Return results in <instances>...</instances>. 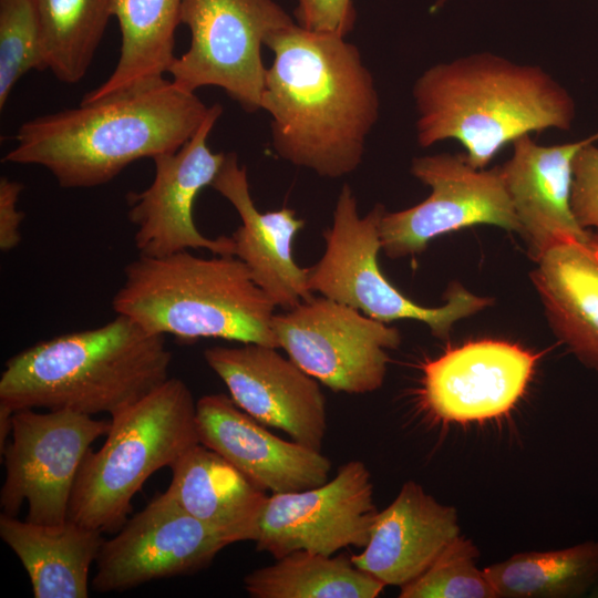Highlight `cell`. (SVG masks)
<instances>
[{
	"label": "cell",
	"mask_w": 598,
	"mask_h": 598,
	"mask_svg": "<svg viewBox=\"0 0 598 598\" xmlns=\"http://www.w3.org/2000/svg\"><path fill=\"white\" fill-rule=\"evenodd\" d=\"M261 110L271 117L275 152L322 177L339 178L362 162L378 121L379 94L359 49L346 37L307 30L297 22L266 41Z\"/></svg>",
	"instance_id": "1"
},
{
	"label": "cell",
	"mask_w": 598,
	"mask_h": 598,
	"mask_svg": "<svg viewBox=\"0 0 598 598\" xmlns=\"http://www.w3.org/2000/svg\"><path fill=\"white\" fill-rule=\"evenodd\" d=\"M209 113L172 80L24 122L3 161L47 168L64 188L106 184L133 162L178 151Z\"/></svg>",
	"instance_id": "2"
},
{
	"label": "cell",
	"mask_w": 598,
	"mask_h": 598,
	"mask_svg": "<svg viewBox=\"0 0 598 598\" xmlns=\"http://www.w3.org/2000/svg\"><path fill=\"white\" fill-rule=\"evenodd\" d=\"M413 97L419 145L455 140L481 169L523 135L569 131L576 114L571 95L544 69L492 52L429 68L415 81Z\"/></svg>",
	"instance_id": "3"
},
{
	"label": "cell",
	"mask_w": 598,
	"mask_h": 598,
	"mask_svg": "<svg viewBox=\"0 0 598 598\" xmlns=\"http://www.w3.org/2000/svg\"><path fill=\"white\" fill-rule=\"evenodd\" d=\"M171 361L165 336L116 315L11 357L0 377V406L113 415L162 385Z\"/></svg>",
	"instance_id": "4"
},
{
	"label": "cell",
	"mask_w": 598,
	"mask_h": 598,
	"mask_svg": "<svg viewBox=\"0 0 598 598\" xmlns=\"http://www.w3.org/2000/svg\"><path fill=\"white\" fill-rule=\"evenodd\" d=\"M112 307L162 336L279 348L272 329L276 306L234 255L202 258L184 250L138 256L126 265Z\"/></svg>",
	"instance_id": "5"
},
{
	"label": "cell",
	"mask_w": 598,
	"mask_h": 598,
	"mask_svg": "<svg viewBox=\"0 0 598 598\" xmlns=\"http://www.w3.org/2000/svg\"><path fill=\"white\" fill-rule=\"evenodd\" d=\"M199 443L196 402L177 378L111 415L106 440L89 451L78 473L68 518L115 532L127 520L134 495L158 470L172 467Z\"/></svg>",
	"instance_id": "6"
},
{
	"label": "cell",
	"mask_w": 598,
	"mask_h": 598,
	"mask_svg": "<svg viewBox=\"0 0 598 598\" xmlns=\"http://www.w3.org/2000/svg\"><path fill=\"white\" fill-rule=\"evenodd\" d=\"M385 208L377 204L360 217L352 189L339 194L331 227L323 231L326 249L320 260L307 268L308 287L323 297L350 306L365 316L389 323L411 319L425 323L432 334L446 339L454 323L493 303L460 283L447 291L446 303L423 307L405 297L382 274L380 220Z\"/></svg>",
	"instance_id": "7"
},
{
	"label": "cell",
	"mask_w": 598,
	"mask_h": 598,
	"mask_svg": "<svg viewBox=\"0 0 598 598\" xmlns=\"http://www.w3.org/2000/svg\"><path fill=\"white\" fill-rule=\"evenodd\" d=\"M181 23L190 44L175 58L172 81L192 93L218 86L246 112L260 110L267 72L261 48L292 18L275 0H183Z\"/></svg>",
	"instance_id": "8"
},
{
	"label": "cell",
	"mask_w": 598,
	"mask_h": 598,
	"mask_svg": "<svg viewBox=\"0 0 598 598\" xmlns=\"http://www.w3.org/2000/svg\"><path fill=\"white\" fill-rule=\"evenodd\" d=\"M11 423V440L0 450L6 467L2 513L17 516L27 502V520L64 523L82 462L91 444L107 434L111 420L68 409H21Z\"/></svg>",
	"instance_id": "9"
},
{
	"label": "cell",
	"mask_w": 598,
	"mask_h": 598,
	"mask_svg": "<svg viewBox=\"0 0 598 598\" xmlns=\"http://www.w3.org/2000/svg\"><path fill=\"white\" fill-rule=\"evenodd\" d=\"M272 329L290 360L337 392L362 394L380 389L388 350L396 349V328L326 297L311 298L275 315Z\"/></svg>",
	"instance_id": "10"
},
{
	"label": "cell",
	"mask_w": 598,
	"mask_h": 598,
	"mask_svg": "<svg viewBox=\"0 0 598 598\" xmlns=\"http://www.w3.org/2000/svg\"><path fill=\"white\" fill-rule=\"evenodd\" d=\"M411 173L431 188L420 204L380 220L381 249L393 259L422 252L430 240L478 224L520 234L501 167L475 168L465 154L415 157Z\"/></svg>",
	"instance_id": "11"
},
{
	"label": "cell",
	"mask_w": 598,
	"mask_h": 598,
	"mask_svg": "<svg viewBox=\"0 0 598 598\" xmlns=\"http://www.w3.org/2000/svg\"><path fill=\"white\" fill-rule=\"evenodd\" d=\"M377 513L369 470L349 461L320 486L268 496L256 549L278 559L297 550L332 556L348 546L364 547Z\"/></svg>",
	"instance_id": "12"
},
{
	"label": "cell",
	"mask_w": 598,
	"mask_h": 598,
	"mask_svg": "<svg viewBox=\"0 0 598 598\" xmlns=\"http://www.w3.org/2000/svg\"><path fill=\"white\" fill-rule=\"evenodd\" d=\"M233 540L184 511L167 491L156 495L120 532L103 542L92 580L97 592L194 574Z\"/></svg>",
	"instance_id": "13"
},
{
	"label": "cell",
	"mask_w": 598,
	"mask_h": 598,
	"mask_svg": "<svg viewBox=\"0 0 598 598\" xmlns=\"http://www.w3.org/2000/svg\"><path fill=\"white\" fill-rule=\"evenodd\" d=\"M221 112L219 104L212 105L198 130L178 151L152 158L155 174L151 185L127 194V215L136 227L138 256L165 257L189 249L234 255L231 236L208 238L199 233L193 217L196 196L212 185L225 161L226 154L213 153L207 145Z\"/></svg>",
	"instance_id": "14"
},
{
	"label": "cell",
	"mask_w": 598,
	"mask_h": 598,
	"mask_svg": "<svg viewBox=\"0 0 598 598\" xmlns=\"http://www.w3.org/2000/svg\"><path fill=\"white\" fill-rule=\"evenodd\" d=\"M204 358L244 412L299 444L321 450L327 432L324 396L315 378L292 360L258 343L212 347Z\"/></svg>",
	"instance_id": "15"
},
{
	"label": "cell",
	"mask_w": 598,
	"mask_h": 598,
	"mask_svg": "<svg viewBox=\"0 0 598 598\" xmlns=\"http://www.w3.org/2000/svg\"><path fill=\"white\" fill-rule=\"evenodd\" d=\"M536 357L504 341L468 342L426 362L423 396L440 419L484 421L507 413L524 393Z\"/></svg>",
	"instance_id": "16"
},
{
	"label": "cell",
	"mask_w": 598,
	"mask_h": 598,
	"mask_svg": "<svg viewBox=\"0 0 598 598\" xmlns=\"http://www.w3.org/2000/svg\"><path fill=\"white\" fill-rule=\"evenodd\" d=\"M196 425L200 444L264 491L297 492L328 481L331 463L320 451L271 434L225 394L196 402Z\"/></svg>",
	"instance_id": "17"
},
{
	"label": "cell",
	"mask_w": 598,
	"mask_h": 598,
	"mask_svg": "<svg viewBox=\"0 0 598 598\" xmlns=\"http://www.w3.org/2000/svg\"><path fill=\"white\" fill-rule=\"evenodd\" d=\"M597 141L598 132L577 142L540 145L526 134L512 143V157L499 166L535 261L560 244L589 235L571 209L573 164L584 146Z\"/></svg>",
	"instance_id": "18"
},
{
	"label": "cell",
	"mask_w": 598,
	"mask_h": 598,
	"mask_svg": "<svg viewBox=\"0 0 598 598\" xmlns=\"http://www.w3.org/2000/svg\"><path fill=\"white\" fill-rule=\"evenodd\" d=\"M237 210L241 225L234 231V255L248 268L255 283L286 310L312 298L308 271L292 257V241L305 221L290 208L260 213L249 192L247 169L228 153L210 185Z\"/></svg>",
	"instance_id": "19"
},
{
	"label": "cell",
	"mask_w": 598,
	"mask_h": 598,
	"mask_svg": "<svg viewBox=\"0 0 598 598\" xmlns=\"http://www.w3.org/2000/svg\"><path fill=\"white\" fill-rule=\"evenodd\" d=\"M460 534L456 509L408 481L393 502L377 513L368 544L351 561L385 586L402 587Z\"/></svg>",
	"instance_id": "20"
},
{
	"label": "cell",
	"mask_w": 598,
	"mask_h": 598,
	"mask_svg": "<svg viewBox=\"0 0 598 598\" xmlns=\"http://www.w3.org/2000/svg\"><path fill=\"white\" fill-rule=\"evenodd\" d=\"M536 262L532 282L555 336L598 371V231L560 244Z\"/></svg>",
	"instance_id": "21"
},
{
	"label": "cell",
	"mask_w": 598,
	"mask_h": 598,
	"mask_svg": "<svg viewBox=\"0 0 598 598\" xmlns=\"http://www.w3.org/2000/svg\"><path fill=\"white\" fill-rule=\"evenodd\" d=\"M166 489L188 514L223 533L233 543L255 542L258 519L267 499L230 462L198 443L172 467Z\"/></svg>",
	"instance_id": "22"
},
{
	"label": "cell",
	"mask_w": 598,
	"mask_h": 598,
	"mask_svg": "<svg viewBox=\"0 0 598 598\" xmlns=\"http://www.w3.org/2000/svg\"><path fill=\"white\" fill-rule=\"evenodd\" d=\"M0 536L27 570L34 598H86L89 574L104 539L71 519L47 525L1 513Z\"/></svg>",
	"instance_id": "23"
},
{
	"label": "cell",
	"mask_w": 598,
	"mask_h": 598,
	"mask_svg": "<svg viewBox=\"0 0 598 598\" xmlns=\"http://www.w3.org/2000/svg\"><path fill=\"white\" fill-rule=\"evenodd\" d=\"M183 0H113L121 30L118 61L111 75L87 92L90 103L164 80L175 60V32Z\"/></svg>",
	"instance_id": "24"
},
{
	"label": "cell",
	"mask_w": 598,
	"mask_h": 598,
	"mask_svg": "<svg viewBox=\"0 0 598 598\" xmlns=\"http://www.w3.org/2000/svg\"><path fill=\"white\" fill-rule=\"evenodd\" d=\"M254 598H375L385 585L344 556L292 551L244 577Z\"/></svg>",
	"instance_id": "25"
},
{
	"label": "cell",
	"mask_w": 598,
	"mask_h": 598,
	"mask_svg": "<svg viewBox=\"0 0 598 598\" xmlns=\"http://www.w3.org/2000/svg\"><path fill=\"white\" fill-rule=\"evenodd\" d=\"M484 571L497 598H577L598 582V540L524 551Z\"/></svg>",
	"instance_id": "26"
},
{
	"label": "cell",
	"mask_w": 598,
	"mask_h": 598,
	"mask_svg": "<svg viewBox=\"0 0 598 598\" xmlns=\"http://www.w3.org/2000/svg\"><path fill=\"white\" fill-rule=\"evenodd\" d=\"M45 69L63 83L86 74L112 17L113 0H32Z\"/></svg>",
	"instance_id": "27"
},
{
	"label": "cell",
	"mask_w": 598,
	"mask_h": 598,
	"mask_svg": "<svg viewBox=\"0 0 598 598\" xmlns=\"http://www.w3.org/2000/svg\"><path fill=\"white\" fill-rule=\"evenodd\" d=\"M478 549L457 535L415 579L400 587V598H497L484 568L476 565Z\"/></svg>",
	"instance_id": "28"
},
{
	"label": "cell",
	"mask_w": 598,
	"mask_h": 598,
	"mask_svg": "<svg viewBox=\"0 0 598 598\" xmlns=\"http://www.w3.org/2000/svg\"><path fill=\"white\" fill-rule=\"evenodd\" d=\"M30 70H45L32 0H0V109Z\"/></svg>",
	"instance_id": "29"
},
{
	"label": "cell",
	"mask_w": 598,
	"mask_h": 598,
	"mask_svg": "<svg viewBox=\"0 0 598 598\" xmlns=\"http://www.w3.org/2000/svg\"><path fill=\"white\" fill-rule=\"evenodd\" d=\"M571 209L584 229L598 231V147L584 146L573 164Z\"/></svg>",
	"instance_id": "30"
},
{
	"label": "cell",
	"mask_w": 598,
	"mask_h": 598,
	"mask_svg": "<svg viewBox=\"0 0 598 598\" xmlns=\"http://www.w3.org/2000/svg\"><path fill=\"white\" fill-rule=\"evenodd\" d=\"M293 16L307 30L347 37L353 29L357 12L353 0H297Z\"/></svg>",
	"instance_id": "31"
},
{
	"label": "cell",
	"mask_w": 598,
	"mask_h": 598,
	"mask_svg": "<svg viewBox=\"0 0 598 598\" xmlns=\"http://www.w3.org/2000/svg\"><path fill=\"white\" fill-rule=\"evenodd\" d=\"M23 185L17 181L1 177L0 179V249L9 251L16 248L20 240V225L23 213L18 207V199Z\"/></svg>",
	"instance_id": "32"
},
{
	"label": "cell",
	"mask_w": 598,
	"mask_h": 598,
	"mask_svg": "<svg viewBox=\"0 0 598 598\" xmlns=\"http://www.w3.org/2000/svg\"><path fill=\"white\" fill-rule=\"evenodd\" d=\"M448 0H435L431 7V12H435L441 9Z\"/></svg>",
	"instance_id": "33"
}]
</instances>
